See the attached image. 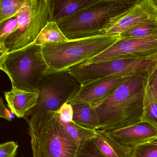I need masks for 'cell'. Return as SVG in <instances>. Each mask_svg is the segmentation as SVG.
<instances>
[{"label":"cell","mask_w":157,"mask_h":157,"mask_svg":"<svg viewBox=\"0 0 157 157\" xmlns=\"http://www.w3.org/2000/svg\"><path fill=\"white\" fill-rule=\"evenodd\" d=\"M61 123L68 133L76 141L78 148L82 141L94 138L96 136V130L82 126L73 120L68 123Z\"/></svg>","instance_id":"obj_20"},{"label":"cell","mask_w":157,"mask_h":157,"mask_svg":"<svg viewBox=\"0 0 157 157\" xmlns=\"http://www.w3.org/2000/svg\"><path fill=\"white\" fill-rule=\"evenodd\" d=\"M58 112L61 122L68 123L73 120V108L70 104L67 103L64 104Z\"/></svg>","instance_id":"obj_26"},{"label":"cell","mask_w":157,"mask_h":157,"mask_svg":"<svg viewBox=\"0 0 157 157\" xmlns=\"http://www.w3.org/2000/svg\"><path fill=\"white\" fill-rule=\"evenodd\" d=\"M0 46H4L7 38L18 29V21L16 17H13L0 23Z\"/></svg>","instance_id":"obj_24"},{"label":"cell","mask_w":157,"mask_h":157,"mask_svg":"<svg viewBox=\"0 0 157 157\" xmlns=\"http://www.w3.org/2000/svg\"><path fill=\"white\" fill-rule=\"evenodd\" d=\"M119 40V35H99L42 46L47 73L67 71L84 64L111 47Z\"/></svg>","instance_id":"obj_3"},{"label":"cell","mask_w":157,"mask_h":157,"mask_svg":"<svg viewBox=\"0 0 157 157\" xmlns=\"http://www.w3.org/2000/svg\"><path fill=\"white\" fill-rule=\"evenodd\" d=\"M151 2L157 9V0H151Z\"/></svg>","instance_id":"obj_29"},{"label":"cell","mask_w":157,"mask_h":157,"mask_svg":"<svg viewBox=\"0 0 157 157\" xmlns=\"http://www.w3.org/2000/svg\"><path fill=\"white\" fill-rule=\"evenodd\" d=\"M8 107L18 118H25L38 102L39 92L29 91L12 87L4 92Z\"/></svg>","instance_id":"obj_13"},{"label":"cell","mask_w":157,"mask_h":157,"mask_svg":"<svg viewBox=\"0 0 157 157\" xmlns=\"http://www.w3.org/2000/svg\"><path fill=\"white\" fill-rule=\"evenodd\" d=\"M94 139L98 147L106 157H132L134 147L123 146L109 132L96 130Z\"/></svg>","instance_id":"obj_15"},{"label":"cell","mask_w":157,"mask_h":157,"mask_svg":"<svg viewBox=\"0 0 157 157\" xmlns=\"http://www.w3.org/2000/svg\"><path fill=\"white\" fill-rule=\"evenodd\" d=\"M132 157H157V137L134 147Z\"/></svg>","instance_id":"obj_23"},{"label":"cell","mask_w":157,"mask_h":157,"mask_svg":"<svg viewBox=\"0 0 157 157\" xmlns=\"http://www.w3.org/2000/svg\"><path fill=\"white\" fill-rule=\"evenodd\" d=\"M157 34V19L142 23L119 35V40L144 38Z\"/></svg>","instance_id":"obj_19"},{"label":"cell","mask_w":157,"mask_h":157,"mask_svg":"<svg viewBox=\"0 0 157 157\" xmlns=\"http://www.w3.org/2000/svg\"><path fill=\"white\" fill-rule=\"evenodd\" d=\"M68 39L64 35L56 22H48L41 31L35 43L43 46L48 44L59 43L67 41Z\"/></svg>","instance_id":"obj_18"},{"label":"cell","mask_w":157,"mask_h":157,"mask_svg":"<svg viewBox=\"0 0 157 157\" xmlns=\"http://www.w3.org/2000/svg\"><path fill=\"white\" fill-rule=\"evenodd\" d=\"M98 0H49V22L58 23L89 8Z\"/></svg>","instance_id":"obj_14"},{"label":"cell","mask_w":157,"mask_h":157,"mask_svg":"<svg viewBox=\"0 0 157 157\" xmlns=\"http://www.w3.org/2000/svg\"><path fill=\"white\" fill-rule=\"evenodd\" d=\"M137 0H98L96 3L58 23L68 40L101 35L109 21L133 6Z\"/></svg>","instance_id":"obj_4"},{"label":"cell","mask_w":157,"mask_h":157,"mask_svg":"<svg viewBox=\"0 0 157 157\" xmlns=\"http://www.w3.org/2000/svg\"><path fill=\"white\" fill-rule=\"evenodd\" d=\"M131 77L114 75L98 80L80 88L67 103H88L93 106L109 96L122 82Z\"/></svg>","instance_id":"obj_11"},{"label":"cell","mask_w":157,"mask_h":157,"mask_svg":"<svg viewBox=\"0 0 157 157\" xmlns=\"http://www.w3.org/2000/svg\"><path fill=\"white\" fill-rule=\"evenodd\" d=\"M109 132L117 142L130 147H135L157 137V127L144 122Z\"/></svg>","instance_id":"obj_12"},{"label":"cell","mask_w":157,"mask_h":157,"mask_svg":"<svg viewBox=\"0 0 157 157\" xmlns=\"http://www.w3.org/2000/svg\"><path fill=\"white\" fill-rule=\"evenodd\" d=\"M157 19V9L151 0H137L129 9L111 19L101 33L115 36L142 23Z\"/></svg>","instance_id":"obj_10"},{"label":"cell","mask_w":157,"mask_h":157,"mask_svg":"<svg viewBox=\"0 0 157 157\" xmlns=\"http://www.w3.org/2000/svg\"><path fill=\"white\" fill-rule=\"evenodd\" d=\"M25 2V0H1L0 23L15 17Z\"/></svg>","instance_id":"obj_21"},{"label":"cell","mask_w":157,"mask_h":157,"mask_svg":"<svg viewBox=\"0 0 157 157\" xmlns=\"http://www.w3.org/2000/svg\"><path fill=\"white\" fill-rule=\"evenodd\" d=\"M0 69L9 77L12 87L39 92V85L48 70L42 46L34 43L10 52L0 62Z\"/></svg>","instance_id":"obj_5"},{"label":"cell","mask_w":157,"mask_h":157,"mask_svg":"<svg viewBox=\"0 0 157 157\" xmlns=\"http://www.w3.org/2000/svg\"><path fill=\"white\" fill-rule=\"evenodd\" d=\"M80 87V84L68 71L48 72L40 82L37 104L27 117L37 113L59 112Z\"/></svg>","instance_id":"obj_8"},{"label":"cell","mask_w":157,"mask_h":157,"mask_svg":"<svg viewBox=\"0 0 157 157\" xmlns=\"http://www.w3.org/2000/svg\"><path fill=\"white\" fill-rule=\"evenodd\" d=\"M25 118L33 157H76L78 145L62 125L58 112L37 113Z\"/></svg>","instance_id":"obj_2"},{"label":"cell","mask_w":157,"mask_h":157,"mask_svg":"<svg viewBox=\"0 0 157 157\" xmlns=\"http://www.w3.org/2000/svg\"><path fill=\"white\" fill-rule=\"evenodd\" d=\"M147 84L157 96V64L149 73Z\"/></svg>","instance_id":"obj_27"},{"label":"cell","mask_w":157,"mask_h":157,"mask_svg":"<svg viewBox=\"0 0 157 157\" xmlns=\"http://www.w3.org/2000/svg\"><path fill=\"white\" fill-rule=\"evenodd\" d=\"M71 105L73 110V121L84 127L98 130L100 127L99 117L91 104L79 103Z\"/></svg>","instance_id":"obj_16"},{"label":"cell","mask_w":157,"mask_h":157,"mask_svg":"<svg viewBox=\"0 0 157 157\" xmlns=\"http://www.w3.org/2000/svg\"><path fill=\"white\" fill-rule=\"evenodd\" d=\"M19 145L17 142L9 141L0 145V157H15Z\"/></svg>","instance_id":"obj_25"},{"label":"cell","mask_w":157,"mask_h":157,"mask_svg":"<svg viewBox=\"0 0 157 157\" xmlns=\"http://www.w3.org/2000/svg\"><path fill=\"white\" fill-rule=\"evenodd\" d=\"M147 77H130L94 105L100 122L98 130L110 132L141 122Z\"/></svg>","instance_id":"obj_1"},{"label":"cell","mask_w":157,"mask_h":157,"mask_svg":"<svg viewBox=\"0 0 157 157\" xmlns=\"http://www.w3.org/2000/svg\"><path fill=\"white\" fill-rule=\"evenodd\" d=\"M153 58H157V34L144 38L118 40L84 63L117 59Z\"/></svg>","instance_id":"obj_9"},{"label":"cell","mask_w":157,"mask_h":157,"mask_svg":"<svg viewBox=\"0 0 157 157\" xmlns=\"http://www.w3.org/2000/svg\"><path fill=\"white\" fill-rule=\"evenodd\" d=\"M76 157H106L98 147L94 138L85 140L80 144Z\"/></svg>","instance_id":"obj_22"},{"label":"cell","mask_w":157,"mask_h":157,"mask_svg":"<svg viewBox=\"0 0 157 157\" xmlns=\"http://www.w3.org/2000/svg\"><path fill=\"white\" fill-rule=\"evenodd\" d=\"M140 122L157 127V96L146 83L143 99V114Z\"/></svg>","instance_id":"obj_17"},{"label":"cell","mask_w":157,"mask_h":157,"mask_svg":"<svg viewBox=\"0 0 157 157\" xmlns=\"http://www.w3.org/2000/svg\"><path fill=\"white\" fill-rule=\"evenodd\" d=\"M15 115L14 113L10 110V108H8L7 105L4 103L3 99L2 97H1L0 100V117L8 120V121H12L13 119L15 117Z\"/></svg>","instance_id":"obj_28"},{"label":"cell","mask_w":157,"mask_h":157,"mask_svg":"<svg viewBox=\"0 0 157 157\" xmlns=\"http://www.w3.org/2000/svg\"><path fill=\"white\" fill-rule=\"evenodd\" d=\"M157 64V58L117 59L73 67L68 72L81 86L114 75L148 77Z\"/></svg>","instance_id":"obj_6"},{"label":"cell","mask_w":157,"mask_h":157,"mask_svg":"<svg viewBox=\"0 0 157 157\" xmlns=\"http://www.w3.org/2000/svg\"><path fill=\"white\" fill-rule=\"evenodd\" d=\"M49 0H25L22 8L15 16L18 29L4 44L9 53L35 43L49 22Z\"/></svg>","instance_id":"obj_7"}]
</instances>
